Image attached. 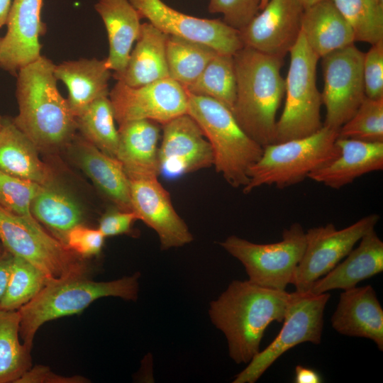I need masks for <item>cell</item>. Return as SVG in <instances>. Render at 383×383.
<instances>
[{"label":"cell","instance_id":"1","mask_svg":"<svg viewBox=\"0 0 383 383\" xmlns=\"http://www.w3.org/2000/svg\"><path fill=\"white\" fill-rule=\"evenodd\" d=\"M289 293L272 289L249 280H233L210 304L213 325L225 335L231 358L248 364L260 351L267 326L282 323Z\"/></svg>","mask_w":383,"mask_h":383},{"label":"cell","instance_id":"2","mask_svg":"<svg viewBox=\"0 0 383 383\" xmlns=\"http://www.w3.org/2000/svg\"><path fill=\"white\" fill-rule=\"evenodd\" d=\"M55 64L41 55L16 74L18 115L14 124L38 150L54 149L74 137L76 118L58 91Z\"/></svg>","mask_w":383,"mask_h":383},{"label":"cell","instance_id":"3","mask_svg":"<svg viewBox=\"0 0 383 383\" xmlns=\"http://www.w3.org/2000/svg\"><path fill=\"white\" fill-rule=\"evenodd\" d=\"M236 96L232 113L242 129L264 148L275 143L276 115L285 93L284 59L243 47L234 55Z\"/></svg>","mask_w":383,"mask_h":383},{"label":"cell","instance_id":"4","mask_svg":"<svg viewBox=\"0 0 383 383\" xmlns=\"http://www.w3.org/2000/svg\"><path fill=\"white\" fill-rule=\"evenodd\" d=\"M140 273L120 279L97 282L77 277L48 282L39 293L18 311L20 338L32 350L34 338L46 322L82 312L96 300L108 296L135 301L138 297Z\"/></svg>","mask_w":383,"mask_h":383},{"label":"cell","instance_id":"5","mask_svg":"<svg viewBox=\"0 0 383 383\" xmlns=\"http://www.w3.org/2000/svg\"><path fill=\"white\" fill-rule=\"evenodd\" d=\"M187 93V113L210 143L216 172L231 187L243 189L249 182V170L260 159L263 148L242 129L225 105L210 97Z\"/></svg>","mask_w":383,"mask_h":383},{"label":"cell","instance_id":"6","mask_svg":"<svg viewBox=\"0 0 383 383\" xmlns=\"http://www.w3.org/2000/svg\"><path fill=\"white\" fill-rule=\"evenodd\" d=\"M338 136V131L323 126L311 135L265 146L249 170V182L243 192L264 185L284 189L309 178L339 155Z\"/></svg>","mask_w":383,"mask_h":383},{"label":"cell","instance_id":"7","mask_svg":"<svg viewBox=\"0 0 383 383\" xmlns=\"http://www.w3.org/2000/svg\"><path fill=\"white\" fill-rule=\"evenodd\" d=\"M0 243L4 250L41 271L48 282L89 273L84 259L48 233L33 216H18L1 206Z\"/></svg>","mask_w":383,"mask_h":383},{"label":"cell","instance_id":"8","mask_svg":"<svg viewBox=\"0 0 383 383\" xmlns=\"http://www.w3.org/2000/svg\"><path fill=\"white\" fill-rule=\"evenodd\" d=\"M289 53L290 64L285 79V103L277 121L274 143L311 135L323 126L321 117V93L316 85L320 58L310 48L301 33Z\"/></svg>","mask_w":383,"mask_h":383},{"label":"cell","instance_id":"9","mask_svg":"<svg viewBox=\"0 0 383 383\" xmlns=\"http://www.w3.org/2000/svg\"><path fill=\"white\" fill-rule=\"evenodd\" d=\"M220 245L244 266L251 282L263 287L284 291L292 284L306 247V232L294 223L282 232L280 241L258 244L235 235Z\"/></svg>","mask_w":383,"mask_h":383},{"label":"cell","instance_id":"10","mask_svg":"<svg viewBox=\"0 0 383 383\" xmlns=\"http://www.w3.org/2000/svg\"><path fill=\"white\" fill-rule=\"evenodd\" d=\"M330 297L328 292L316 294L310 291H295L289 293L283 325L279 334L235 376L233 382L255 383L289 349L306 342L320 344L324 310Z\"/></svg>","mask_w":383,"mask_h":383},{"label":"cell","instance_id":"11","mask_svg":"<svg viewBox=\"0 0 383 383\" xmlns=\"http://www.w3.org/2000/svg\"><path fill=\"white\" fill-rule=\"evenodd\" d=\"M364 52L351 44L322 58L323 126L338 131L366 97L363 79Z\"/></svg>","mask_w":383,"mask_h":383},{"label":"cell","instance_id":"12","mask_svg":"<svg viewBox=\"0 0 383 383\" xmlns=\"http://www.w3.org/2000/svg\"><path fill=\"white\" fill-rule=\"evenodd\" d=\"M379 220L367 215L352 225L338 230L333 223L309 228L306 247L292 282L298 292L309 291L313 283L333 270L353 250L361 238Z\"/></svg>","mask_w":383,"mask_h":383},{"label":"cell","instance_id":"13","mask_svg":"<svg viewBox=\"0 0 383 383\" xmlns=\"http://www.w3.org/2000/svg\"><path fill=\"white\" fill-rule=\"evenodd\" d=\"M109 97L118 125L135 120L163 125L187 113V91L170 77L137 87L117 81Z\"/></svg>","mask_w":383,"mask_h":383},{"label":"cell","instance_id":"14","mask_svg":"<svg viewBox=\"0 0 383 383\" xmlns=\"http://www.w3.org/2000/svg\"><path fill=\"white\" fill-rule=\"evenodd\" d=\"M141 18L168 35L206 45L221 54L234 55L244 47L240 30L223 20L192 16L162 0H129Z\"/></svg>","mask_w":383,"mask_h":383},{"label":"cell","instance_id":"15","mask_svg":"<svg viewBox=\"0 0 383 383\" xmlns=\"http://www.w3.org/2000/svg\"><path fill=\"white\" fill-rule=\"evenodd\" d=\"M162 127L158 150L160 174L175 179L213 165L210 143L189 114L177 116Z\"/></svg>","mask_w":383,"mask_h":383},{"label":"cell","instance_id":"16","mask_svg":"<svg viewBox=\"0 0 383 383\" xmlns=\"http://www.w3.org/2000/svg\"><path fill=\"white\" fill-rule=\"evenodd\" d=\"M304 10L298 0H269L240 30L244 47L284 59L300 35Z\"/></svg>","mask_w":383,"mask_h":383},{"label":"cell","instance_id":"17","mask_svg":"<svg viewBox=\"0 0 383 383\" xmlns=\"http://www.w3.org/2000/svg\"><path fill=\"white\" fill-rule=\"evenodd\" d=\"M128 179L132 210L138 220L155 231L162 249L181 247L192 241L187 224L157 177Z\"/></svg>","mask_w":383,"mask_h":383},{"label":"cell","instance_id":"18","mask_svg":"<svg viewBox=\"0 0 383 383\" xmlns=\"http://www.w3.org/2000/svg\"><path fill=\"white\" fill-rule=\"evenodd\" d=\"M43 0H13L1 39L0 67L13 75L40 56L39 38L46 30L41 21Z\"/></svg>","mask_w":383,"mask_h":383},{"label":"cell","instance_id":"19","mask_svg":"<svg viewBox=\"0 0 383 383\" xmlns=\"http://www.w3.org/2000/svg\"><path fill=\"white\" fill-rule=\"evenodd\" d=\"M331 324L340 334L370 339L383 350V309L371 285L343 290Z\"/></svg>","mask_w":383,"mask_h":383},{"label":"cell","instance_id":"20","mask_svg":"<svg viewBox=\"0 0 383 383\" xmlns=\"http://www.w3.org/2000/svg\"><path fill=\"white\" fill-rule=\"evenodd\" d=\"M339 155L309 174V178L333 189H340L355 179L383 169V142H366L338 138Z\"/></svg>","mask_w":383,"mask_h":383},{"label":"cell","instance_id":"21","mask_svg":"<svg viewBox=\"0 0 383 383\" xmlns=\"http://www.w3.org/2000/svg\"><path fill=\"white\" fill-rule=\"evenodd\" d=\"M118 126L116 158L121 163L128 177H157L159 123L150 120H135Z\"/></svg>","mask_w":383,"mask_h":383},{"label":"cell","instance_id":"22","mask_svg":"<svg viewBox=\"0 0 383 383\" xmlns=\"http://www.w3.org/2000/svg\"><path fill=\"white\" fill-rule=\"evenodd\" d=\"M359 245L348 254L326 275L316 280L310 289L313 294L333 289L346 290L357 287L362 280L383 271V242L374 229L365 234Z\"/></svg>","mask_w":383,"mask_h":383},{"label":"cell","instance_id":"23","mask_svg":"<svg viewBox=\"0 0 383 383\" xmlns=\"http://www.w3.org/2000/svg\"><path fill=\"white\" fill-rule=\"evenodd\" d=\"M94 9L107 33L109 50L106 64L117 80L126 69L138 36L141 18L129 0H98Z\"/></svg>","mask_w":383,"mask_h":383},{"label":"cell","instance_id":"24","mask_svg":"<svg viewBox=\"0 0 383 383\" xmlns=\"http://www.w3.org/2000/svg\"><path fill=\"white\" fill-rule=\"evenodd\" d=\"M54 74L68 89L67 99L74 116L77 117L97 99L109 96L111 71L106 59L81 58L55 65Z\"/></svg>","mask_w":383,"mask_h":383},{"label":"cell","instance_id":"25","mask_svg":"<svg viewBox=\"0 0 383 383\" xmlns=\"http://www.w3.org/2000/svg\"><path fill=\"white\" fill-rule=\"evenodd\" d=\"M38 148L14 124L3 117L0 129V170L42 186L55 184L50 169L40 158Z\"/></svg>","mask_w":383,"mask_h":383},{"label":"cell","instance_id":"26","mask_svg":"<svg viewBox=\"0 0 383 383\" xmlns=\"http://www.w3.org/2000/svg\"><path fill=\"white\" fill-rule=\"evenodd\" d=\"M301 33L319 58L355 42L351 27L332 0L304 9Z\"/></svg>","mask_w":383,"mask_h":383},{"label":"cell","instance_id":"27","mask_svg":"<svg viewBox=\"0 0 383 383\" xmlns=\"http://www.w3.org/2000/svg\"><path fill=\"white\" fill-rule=\"evenodd\" d=\"M79 165L116 209L133 211L129 179L121 163L81 137L77 140Z\"/></svg>","mask_w":383,"mask_h":383},{"label":"cell","instance_id":"28","mask_svg":"<svg viewBox=\"0 0 383 383\" xmlns=\"http://www.w3.org/2000/svg\"><path fill=\"white\" fill-rule=\"evenodd\" d=\"M168 35L149 22L140 25L135 45L131 50L126 69L117 79L137 87L169 77L166 43Z\"/></svg>","mask_w":383,"mask_h":383},{"label":"cell","instance_id":"29","mask_svg":"<svg viewBox=\"0 0 383 383\" xmlns=\"http://www.w3.org/2000/svg\"><path fill=\"white\" fill-rule=\"evenodd\" d=\"M33 216L64 243L67 233L83 223V213L77 202L55 184L43 186L31 201Z\"/></svg>","mask_w":383,"mask_h":383},{"label":"cell","instance_id":"30","mask_svg":"<svg viewBox=\"0 0 383 383\" xmlns=\"http://www.w3.org/2000/svg\"><path fill=\"white\" fill-rule=\"evenodd\" d=\"M18 311L0 309V383H16L32 367L31 350L22 343Z\"/></svg>","mask_w":383,"mask_h":383},{"label":"cell","instance_id":"31","mask_svg":"<svg viewBox=\"0 0 383 383\" xmlns=\"http://www.w3.org/2000/svg\"><path fill=\"white\" fill-rule=\"evenodd\" d=\"M217 53L206 45L168 35L166 57L169 77L186 89L199 77Z\"/></svg>","mask_w":383,"mask_h":383},{"label":"cell","instance_id":"32","mask_svg":"<svg viewBox=\"0 0 383 383\" xmlns=\"http://www.w3.org/2000/svg\"><path fill=\"white\" fill-rule=\"evenodd\" d=\"M115 121L109 96L97 99L76 117L77 129L82 137L113 157H116L119 140Z\"/></svg>","mask_w":383,"mask_h":383},{"label":"cell","instance_id":"33","mask_svg":"<svg viewBox=\"0 0 383 383\" xmlns=\"http://www.w3.org/2000/svg\"><path fill=\"white\" fill-rule=\"evenodd\" d=\"M186 89L193 94L212 98L232 111L236 96L233 55L217 53Z\"/></svg>","mask_w":383,"mask_h":383},{"label":"cell","instance_id":"34","mask_svg":"<svg viewBox=\"0 0 383 383\" xmlns=\"http://www.w3.org/2000/svg\"><path fill=\"white\" fill-rule=\"evenodd\" d=\"M351 27L355 41L383 40V0H332Z\"/></svg>","mask_w":383,"mask_h":383},{"label":"cell","instance_id":"35","mask_svg":"<svg viewBox=\"0 0 383 383\" xmlns=\"http://www.w3.org/2000/svg\"><path fill=\"white\" fill-rule=\"evenodd\" d=\"M48 283L43 273L26 260L13 257L9 280L0 309L17 311L31 301Z\"/></svg>","mask_w":383,"mask_h":383},{"label":"cell","instance_id":"36","mask_svg":"<svg viewBox=\"0 0 383 383\" xmlns=\"http://www.w3.org/2000/svg\"><path fill=\"white\" fill-rule=\"evenodd\" d=\"M338 138L383 142V98L366 96L353 116L338 130Z\"/></svg>","mask_w":383,"mask_h":383},{"label":"cell","instance_id":"37","mask_svg":"<svg viewBox=\"0 0 383 383\" xmlns=\"http://www.w3.org/2000/svg\"><path fill=\"white\" fill-rule=\"evenodd\" d=\"M42 187L0 170V206L18 216H33L31 201Z\"/></svg>","mask_w":383,"mask_h":383},{"label":"cell","instance_id":"38","mask_svg":"<svg viewBox=\"0 0 383 383\" xmlns=\"http://www.w3.org/2000/svg\"><path fill=\"white\" fill-rule=\"evenodd\" d=\"M261 0H210L208 11L221 13L223 21L241 30L259 13Z\"/></svg>","mask_w":383,"mask_h":383},{"label":"cell","instance_id":"39","mask_svg":"<svg viewBox=\"0 0 383 383\" xmlns=\"http://www.w3.org/2000/svg\"><path fill=\"white\" fill-rule=\"evenodd\" d=\"M104 239V235L98 228L88 227L82 223L67 233L64 244L77 255L85 259L101 253Z\"/></svg>","mask_w":383,"mask_h":383},{"label":"cell","instance_id":"40","mask_svg":"<svg viewBox=\"0 0 383 383\" xmlns=\"http://www.w3.org/2000/svg\"><path fill=\"white\" fill-rule=\"evenodd\" d=\"M363 79L367 97L383 98V40L372 44L364 54Z\"/></svg>","mask_w":383,"mask_h":383},{"label":"cell","instance_id":"41","mask_svg":"<svg viewBox=\"0 0 383 383\" xmlns=\"http://www.w3.org/2000/svg\"><path fill=\"white\" fill-rule=\"evenodd\" d=\"M136 220L138 217L133 211L117 209L103 215L99 221L98 229L105 238L128 234Z\"/></svg>","mask_w":383,"mask_h":383},{"label":"cell","instance_id":"42","mask_svg":"<svg viewBox=\"0 0 383 383\" xmlns=\"http://www.w3.org/2000/svg\"><path fill=\"white\" fill-rule=\"evenodd\" d=\"M89 379L80 375L65 377L52 372L48 367L35 365L28 369L16 383H87Z\"/></svg>","mask_w":383,"mask_h":383},{"label":"cell","instance_id":"43","mask_svg":"<svg viewBox=\"0 0 383 383\" xmlns=\"http://www.w3.org/2000/svg\"><path fill=\"white\" fill-rule=\"evenodd\" d=\"M13 255L4 250L0 254V302L9 280Z\"/></svg>","mask_w":383,"mask_h":383},{"label":"cell","instance_id":"44","mask_svg":"<svg viewBox=\"0 0 383 383\" xmlns=\"http://www.w3.org/2000/svg\"><path fill=\"white\" fill-rule=\"evenodd\" d=\"M322 378L313 369L298 365L295 367L294 382L296 383H321Z\"/></svg>","mask_w":383,"mask_h":383},{"label":"cell","instance_id":"45","mask_svg":"<svg viewBox=\"0 0 383 383\" xmlns=\"http://www.w3.org/2000/svg\"><path fill=\"white\" fill-rule=\"evenodd\" d=\"M11 0H0V28L6 25Z\"/></svg>","mask_w":383,"mask_h":383},{"label":"cell","instance_id":"46","mask_svg":"<svg viewBox=\"0 0 383 383\" xmlns=\"http://www.w3.org/2000/svg\"><path fill=\"white\" fill-rule=\"evenodd\" d=\"M304 9H306L321 0H298Z\"/></svg>","mask_w":383,"mask_h":383},{"label":"cell","instance_id":"47","mask_svg":"<svg viewBox=\"0 0 383 383\" xmlns=\"http://www.w3.org/2000/svg\"><path fill=\"white\" fill-rule=\"evenodd\" d=\"M268 1L269 0H261L260 6V11L262 10L266 6Z\"/></svg>","mask_w":383,"mask_h":383},{"label":"cell","instance_id":"48","mask_svg":"<svg viewBox=\"0 0 383 383\" xmlns=\"http://www.w3.org/2000/svg\"><path fill=\"white\" fill-rule=\"evenodd\" d=\"M4 251V248H3L1 243H0V254H1Z\"/></svg>","mask_w":383,"mask_h":383},{"label":"cell","instance_id":"49","mask_svg":"<svg viewBox=\"0 0 383 383\" xmlns=\"http://www.w3.org/2000/svg\"><path fill=\"white\" fill-rule=\"evenodd\" d=\"M2 123H3V117L0 116V129H1V126H2Z\"/></svg>","mask_w":383,"mask_h":383},{"label":"cell","instance_id":"50","mask_svg":"<svg viewBox=\"0 0 383 383\" xmlns=\"http://www.w3.org/2000/svg\"><path fill=\"white\" fill-rule=\"evenodd\" d=\"M1 38H0V44H1Z\"/></svg>","mask_w":383,"mask_h":383}]
</instances>
